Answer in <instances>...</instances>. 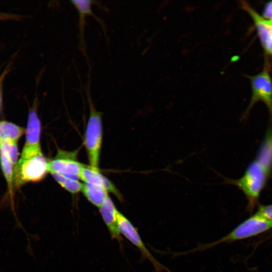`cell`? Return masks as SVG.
I'll return each mask as SVG.
<instances>
[{
  "label": "cell",
  "instance_id": "1",
  "mask_svg": "<svg viewBox=\"0 0 272 272\" xmlns=\"http://www.w3.org/2000/svg\"><path fill=\"white\" fill-rule=\"evenodd\" d=\"M90 75L85 87L89 106V117L85 134V146L87 152L90 166L99 169L100 151L102 141V113L95 107L90 92Z\"/></svg>",
  "mask_w": 272,
  "mask_h": 272
},
{
  "label": "cell",
  "instance_id": "2",
  "mask_svg": "<svg viewBox=\"0 0 272 272\" xmlns=\"http://www.w3.org/2000/svg\"><path fill=\"white\" fill-rule=\"evenodd\" d=\"M272 228V220L265 219L256 214L248 218L225 236L221 238L203 244L178 255L186 254L210 249L220 244L231 243L249 238Z\"/></svg>",
  "mask_w": 272,
  "mask_h": 272
},
{
  "label": "cell",
  "instance_id": "3",
  "mask_svg": "<svg viewBox=\"0 0 272 272\" xmlns=\"http://www.w3.org/2000/svg\"><path fill=\"white\" fill-rule=\"evenodd\" d=\"M268 174L256 161L250 163L243 176L238 179L224 177V182L234 185L240 189L253 206L265 185Z\"/></svg>",
  "mask_w": 272,
  "mask_h": 272
},
{
  "label": "cell",
  "instance_id": "4",
  "mask_svg": "<svg viewBox=\"0 0 272 272\" xmlns=\"http://www.w3.org/2000/svg\"><path fill=\"white\" fill-rule=\"evenodd\" d=\"M48 162L42 153L21 159L14 168V181L16 186L28 182L39 181L48 172Z\"/></svg>",
  "mask_w": 272,
  "mask_h": 272
},
{
  "label": "cell",
  "instance_id": "5",
  "mask_svg": "<svg viewBox=\"0 0 272 272\" xmlns=\"http://www.w3.org/2000/svg\"><path fill=\"white\" fill-rule=\"evenodd\" d=\"M247 77L250 82L252 95L243 117L246 118L253 106L258 101L265 104L272 117V79L268 67L265 65L261 72Z\"/></svg>",
  "mask_w": 272,
  "mask_h": 272
},
{
  "label": "cell",
  "instance_id": "6",
  "mask_svg": "<svg viewBox=\"0 0 272 272\" xmlns=\"http://www.w3.org/2000/svg\"><path fill=\"white\" fill-rule=\"evenodd\" d=\"M118 226L122 236L125 237L133 244L140 251L142 257L150 261L156 272H171L166 266L160 263L152 254L147 248L137 229L132 223L119 211L117 213Z\"/></svg>",
  "mask_w": 272,
  "mask_h": 272
},
{
  "label": "cell",
  "instance_id": "7",
  "mask_svg": "<svg viewBox=\"0 0 272 272\" xmlns=\"http://www.w3.org/2000/svg\"><path fill=\"white\" fill-rule=\"evenodd\" d=\"M78 151H58L56 156L48 162V172L78 180L84 166L77 160Z\"/></svg>",
  "mask_w": 272,
  "mask_h": 272
},
{
  "label": "cell",
  "instance_id": "8",
  "mask_svg": "<svg viewBox=\"0 0 272 272\" xmlns=\"http://www.w3.org/2000/svg\"><path fill=\"white\" fill-rule=\"evenodd\" d=\"M239 2L241 8L251 17L265 53L272 56V22L258 14L246 2Z\"/></svg>",
  "mask_w": 272,
  "mask_h": 272
},
{
  "label": "cell",
  "instance_id": "9",
  "mask_svg": "<svg viewBox=\"0 0 272 272\" xmlns=\"http://www.w3.org/2000/svg\"><path fill=\"white\" fill-rule=\"evenodd\" d=\"M41 123L35 109H31L28 114L26 129V142L21 156L28 157L41 152L40 147Z\"/></svg>",
  "mask_w": 272,
  "mask_h": 272
},
{
  "label": "cell",
  "instance_id": "10",
  "mask_svg": "<svg viewBox=\"0 0 272 272\" xmlns=\"http://www.w3.org/2000/svg\"><path fill=\"white\" fill-rule=\"evenodd\" d=\"M72 5L77 10L79 15V48L88 62V58L86 53V45L85 38L86 19L88 16L93 17L101 26L104 31L105 27L102 20L98 17L92 10V5L95 2L92 1H71Z\"/></svg>",
  "mask_w": 272,
  "mask_h": 272
},
{
  "label": "cell",
  "instance_id": "11",
  "mask_svg": "<svg viewBox=\"0 0 272 272\" xmlns=\"http://www.w3.org/2000/svg\"><path fill=\"white\" fill-rule=\"evenodd\" d=\"M99 209L111 237L112 239L117 241L121 245L123 238L118 226L117 213L118 211L109 195L106 197Z\"/></svg>",
  "mask_w": 272,
  "mask_h": 272
},
{
  "label": "cell",
  "instance_id": "12",
  "mask_svg": "<svg viewBox=\"0 0 272 272\" xmlns=\"http://www.w3.org/2000/svg\"><path fill=\"white\" fill-rule=\"evenodd\" d=\"M80 179L85 183L92 184L103 187L108 192L114 194L117 198L122 201L123 197L114 184L105 176H103L99 169L90 166H83L80 175Z\"/></svg>",
  "mask_w": 272,
  "mask_h": 272
},
{
  "label": "cell",
  "instance_id": "13",
  "mask_svg": "<svg viewBox=\"0 0 272 272\" xmlns=\"http://www.w3.org/2000/svg\"><path fill=\"white\" fill-rule=\"evenodd\" d=\"M255 161L269 174L272 170V127L267 132Z\"/></svg>",
  "mask_w": 272,
  "mask_h": 272
},
{
  "label": "cell",
  "instance_id": "14",
  "mask_svg": "<svg viewBox=\"0 0 272 272\" xmlns=\"http://www.w3.org/2000/svg\"><path fill=\"white\" fill-rule=\"evenodd\" d=\"M81 191L89 202L98 208L109 195L108 191L103 187L85 183L83 184Z\"/></svg>",
  "mask_w": 272,
  "mask_h": 272
},
{
  "label": "cell",
  "instance_id": "15",
  "mask_svg": "<svg viewBox=\"0 0 272 272\" xmlns=\"http://www.w3.org/2000/svg\"><path fill=\"white\" fill-rule=\"evenodd\" d=\"M24 132L23 128L12 122L0 121V141L9 140L17 143Z\"/></svg>",
  "mask_w": 272,
  "mask_h": 272
},
{
  "label": "cell",
  "instance_id": "16",
  "mask_svg": "<svg viewBox=\"0 0 272 272\" xmlns=\"http://www.w3.org/2000/svg\"><path fill=\"white\" fill-rule=\"evenodd\" d=\"M0 164L8 184L9 193L12 196L13 189L14 166L6 154L1 150H0Z\"/></svg>",
  "mask_w": 272,
  "mask_h": 272
},
{
  "label": "cell",
  "instance_id": "17",
  "mask_svg": "<svg viewBox=\"0 0 272 272\" xmlns=\"http://www.w3.org/2000/svg\"><path fill=\"white\" fill-rule=\"evenodd\" d=\"M51 174L56 182L71 193H77L82 190L83 184L78 180L73 179L54 173Z\"/></svg>",
  "mask_w": 272,
  "mask_h": 272
},
{
  "label": "cell",
  "instance_id": "18",
  "mask_svg": "<svg viewBox=\"0 0 272 272\" xmlns=\"http://www.w3.org/2000/svg\"><path fill=\"white\" fill-rule=\"evenodd\" d=\"M0 150L6 154L15 168L18 162V149L17 143L9 140L0 141Z\"/></svg>",
  "mask_w": 272,
  "mask_h": 272
},
{
  "label": "cell",
  "instance_id": "19",
  "mask_svg": "<svg viewBox=\"0 0 272 272\" xmlns=\"http://www.w3.org/2000/svg\"><path fill=\"white\" fill-rule=\"evenodd\" d=\"M255 214L267 220H272V205L260 206Z\"/></svg>",
  "mask_w": 272,
  "mask_h": 272
},
{
  "label": "cell",
  "instance_id": "20",
  "mask_svg": "<svg viewBox=\"0 0 272 272\" xmlns=\"http://www.w3.org/2000/svg\"><path fill=\"white\" fill-rule=\"evenodd\" d=\"M262 16L272 22V1L269 2L265 4Z\"/></svg>",
  "mask_w": 272,
  "mask_h": 272
},
{
  "label": "cell",
  "instance_id": "21",
  "mask_svg": "<svg viewBox=\"0 0 272 272\" xmlns=\"http://www.w3.org/2000/svg\"><path fill=\"white\" fill-rule=\"evenodd\" d=\"M8 72L6 71H5L4 72L2 73V74L0 76V110L1 108V105H2V85L3 83L4 80V78L7 75Z\"/></svg>",
  "mask_w": 272,
  "mask_h": 272
}]
</instances>
